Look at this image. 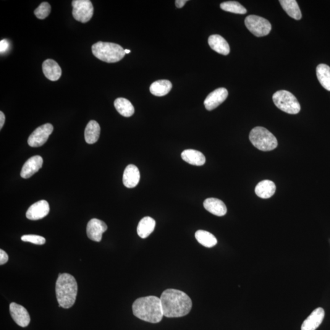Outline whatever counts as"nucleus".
Returning <instances> with one entry per match:
<instances>
[{
	"label": "nucleus",
	"mask_w": 330,
	"mask_h": 330,
	"mask_svg": "<svg viewBox=\"0 0 330 330\" xmlns=\"http://www.w3.org/2000/svg\"><path fill=\"white\" fill-rule=\"evenodd\" d=\"M161 300L164 315L174 318L187 315L192 308L191 298L179 290L169 289L162 293Z\"/></svg>",
	"instance_id": "1"
},
{
	"label": "nucleus",
	"mask_w": 330,
	"mask_h": 330,
	"mask_svg": "<svg viewBox=\"0 0 330 330\" xmlns=\"http://www.w3.org/2000/svg\"><path fill=\"white\" fill-rule=\"evenodd\" d=\"M133 313L141 320L157 324L164 318L161 298L155 296L138 298L132 306Z\"/></svg>",
	"instance_id": "2"
},
{
	"label": "nucleus",
	"mask_w": 330,
	"mask_h": 330,
	"mask_svg": "<svg viewBox=\"0 0 330 330\" xmlns=\"http://www.w3.org/2000/svg\"><path fill=\"white\" fill-rule=\"evenodd\" d=\"M55 290L59 307L69 309L74 305L77 295L78 285L72 275L59 274Z\"/></svg>",
	"instance_id": "3"
},
{
	"label": "nucleus",
	"mask_w": 330,
	"mask_h": 330,
	"mask_svg": "<svg viewBox=\"0 0 330 330\" xmlns=\"http://www.w3.org/2000/svg\"><path fill=\"white\" fill-rule=\"evenodd\" d=\"M92 52L97 58L108 63H114L125 56V50L118 44L98 42L92 46Z\"/></svg>",
	"instance_id": "4"
},
{
	"label": "nucleus",
	"mask_w": 330,
	"mask_h": 330,
	"mask_svg": "<svg viewBox=\"0 0 330 330\" xmlns=\"http://www.w3.org/2000/svg\"><path fill=\"white\" fill-rule=\"evenodd\" d=\"M249 138L253 145L262 151H271L277 146L276 137L263 127L254 128L251 131Z\"/></svg>",
	"instance_id": "5"
},
{
	"label": "nucleus",
	"mask_w": 330,
	"mask_h": 330,
	"mask_svg": "<svg viewBox=\"0 0 330 330\" xmlns=\"http://www.w3.org/2000/svg\"><path fill=\"white\" fill-rule=\"evenodd\" d=\"M273 101L277 108L288 114H296L300 111L299 102L289 91L281 90L276 92L274 94Z\"/></svg>",
	"instance_id": "6"
},
{
	"label": "nucleus",
	"mask_w": 330,
	"mask_h": 330,
	"mask_svg": "<svg viewBox=\"0 0 330 330\" xmlns=\"http://www.w3.org/2000/svg\"><path fill=\"white\" fill-rule=\"evenodd\" d=\"M245 24L248 30L257 37L268 35L272 30L269 21L258 15H251L246 17Z\"/></svg>",
	"instance_id": "7"
},
{
	"label": "nucleus",
	"mask_w": 330,
	"mask_h": 330,
	"mask_svg": "<svg viewBox=\"0 0 330 330\" xmlns=\"http://www.w3.org/2000/svg\"><path fill=\"white\" fill-rule=\"evenodd\" d=\"M72 15L78 22L83 23L90 21L94 14V7L90 0H73Z\"/></svg>",
	"instance_id": "8"
},
{
	"label": "nucleus",
	"mask_w": 330,
	"mask_h": 330,
	"mask_svg": "<svg viewBox=\"0 0 330 330\" xmlns=\"http://www.w3.org/2000/svg\"><path fill=\"white\" fill-rule=\"evenodd\" d=\"M54 127L51 124H46L37 128L28 138L29 146L33 148H38L43 146L53 132Z\"/></svg>",
	"instance_id": "9"
},
{
	"label": "nucleus",
	"mask_w": 330,
	"mask_h": 330,
	"mask_svg": "<svg viewBox=\"0 0 330 330\" xmlns=\"http://www.w3.org/2000/svg\"><path fill=\"white\" fill-rule=\"evenodd\" d=\"M227 96H228V91L224 88H220L212 91L207 97L204 102L206 110L212 111L216 109L226 100Z\"/></svg>",
	"instance_id": "10"
},
{
	"label": "nucleus",
	"mask_w": 330,
	"mask_h": 330,
	"mask_svg": "<svg viewBox=\"0 0 330 330\" xmlns=\"http://www.w3.org/2000/svg\"><path fill=\"white\" fill-rule=\"evenodd\" d=\"M107 228L108 227L103 221L93 219L88 222L86 232L90 239L99 242L102 240V234L106 231Z\"/></svg>",
	"instance_id": "11"
},
{
	"label": "nucleus",
	"mask_w": 330,
	"mask_h": 330,
	"mask_svg": "<svg viewBox=\"0 0 330 330\" xmlns=\"http://www.w3.org/2000/svg\"><path fill=\"white\" fill-rule=\"evenodd\" d=\"M9 311L13 320L18 326L26 327L30 324V314L23 306L14 302L11 303L9 305Z\"/></svg>",
	"instance_id": "12"
},
{
	"label": "nucleus",
	"mask_w": 330,
	"mask_h": 330,
	"mask_svg": "<svg viewBox=\"0 0 330 330\" xmlns=\"http://www.w3.org/2000/svg\"><path fill=\"white\" fill-rule=\"evenodd\" d=\"M50 206L48 202L41 200L31 206L28 209L26 217L30 220L43 219L49 214Z\"/></svg>",
	"instance_id": "13"
},
{
	"label": "nucleus",
	"mask_w": 330,
	"mask_h": 330,
	"mask_svg": "<svg viewBox=\"0 0 330 330\" xmlns=\"http://www.w3.org/2000/svg\"><path fill=\"white\" fill-rule=\"evenodd\" d=\"M43 159L41 156H35L31 157L23 165L20 172L21 177L23 179H28L39 171L43 166Z\"/></svg>",
	"instance_id": "14"
},
{
	"label": "nucleus",
	"mask_w": 330,
	"mask_h": 330,
	"mask_svg": "<svg viewBox=\"0 0 330 330\" xmlns=\"http://www.w3.org/2000/svg\"><path fill=\"white\" fill-rule=\"evenodd\" d=\"M325 311L323 308H318L312 312L302 326V330H316L324 320Z\"/></svg>",
	"instance_id": "15"
},
{
	"label": "nucleus",
	"mask_w": 330,
	"mask_h": 330,
	"mask_svg": "<svg viewBox=\"0 0 330 330\" xmlns=\"http://www.w3.org/2000/svg\"><path fill=\"white\" fill-rule=\"evenodd\" d=\"M140 180V172L134 165H128L123 174V183L128 188L137 186Z\"/></svg>",
	"instance_id": "16"
},
{
	"label": "nucleus",
	"mask_w": 330,
	"mask_h": 330,
	"mask_svg": "<svg viewBox=\"0 0 330 330\" xmlns=\"http://www.w3.org/2000/svg\"><path fill=\"white\" fill-rule=\"evenodd\" d=\"M43 70L46 77L53 82L58 80L62 74L61 68L53 59L46 60L43 64Z\"/></svg>",
	"instance_id": "17"
},
{
	"label": "nucleus",
	"mask_w": 330,
	"mask_h": 330,
	"mask_svg": "<svg viewBox=\"0 0 330 330\" xmlns=\"http://www.w3.org/2000/svg\"><path fill=\"white\" fill-rule=\"evenodd\" d=\"M204 208L215 216L222 217L225 216L227 208L225 204L219 199L211 198L206 199L203 204Z\"/></svg>",
	"instance_id": "18"
},
{
	"label": "nucleus",
	"mask_w": 330,
	"mask_h": 330,
	"mask_svg": "<svg viewBox=\"0 0 330 330\" xmlns=\"http://www.w3.org/2000/svg\"><path fill=\"white\" fill-rule=\"evenodd\" d=\"M209 46L212 50L221 55H227L230 53V47L227 42L218 35H212L208 39Z\"/></svg>",
	"instance_id": "19"
},
{
	"label": "nucleus",
	"mask_w": 330,
	"mask_h": 330,
	"mask_svg": "<svg viewBox=\"0 0 330 330\" xmlns=\"http://www.w3.org/2000/svg\"><path fill=\"white\" fill-rule=\"evenodd\" d=\"M182 159L187 163L195 166H203L206 163V157L201 152L187 149L181 154Z\"/></svg>",
	"instance_id": "20"
},
{
	"label": "nucleus",
	"mask_w": 330,
	"mask_h": 330,
	"mask_svg": "<svg viewBox=\"0 0 330 330\" xmlns=\"http://www.w3.org/2000/svg\"><path fill=\"white\" fill-rule=\"evenodd\" d=\"M276 191V185L269 180H263L256 185L255 193L259 198L268 199L273 196Z\"/></svg>",
	"instance_id": "21"
},
{
	"label": "nucleus",
	"mask_w": 330,
	"mask_h": 330,
	"mask_svg": "<svg viewBox=\"0 0 330 330\" xmlns=\"http://www.w3.org/2000/svg\"><path fill=\"white\" fill-rule=\"evenodd\" d=\"M101 134V127L96 120H92L86 125L85 130L86 142L90 145L96 143Z\"/></svg>",
	"instance_id": "22"
},
{
	"label": "nucleus",
	"mask_w": 330,
	"mask_h": 330,
	"mask_svg": "<svg viewBox=\"0 0 330 330\" xmlns=\"http://www.w3.org/2000/svg\"><path fill=\"white\" fill-rule=\"evenodd\" d=\"M156 221L150 217H146L141 220L137 227L139 236L146 238L152 234L156 227Z\"/></svg>",
	"instance_id": "23"
},
{
	"label": "nucleus",
	"mask_w": 330,
	"mask_h": 330,
	"mask_svg": "<svg viewBox=\"0 0 330 330\" xmlns=\"http://www.w3.org/2000/svg\"><path fill=\"white\" fill-rule=\"evenodd\" d=\"M279 2L282 9L290 17L297 20L302 18V12L295 0H280Z\"/></svg>",
	"instance_id": "24"
},
{
	"label": "nucleus",
	"mask_w": 330,
	"mask_h": 330,
	"mask_svg": "<svg viewBox=\"0 0 330 330\" xmlns=\"http://www.w3.org/2000/svg\"><path fill=\"white\" fill-rule=\"evenodd\" d=\"M172 86V83L169 80H158L152 84L150 86V91L154 96H164L169 93Z\"/></svg>",
	"instance_id": "25"
},
{
	"label": "nucleus",
	"mask_w": 330,
	"mask_h": 330,
	"mask_svg": "<svg viewBox=\"0 0 330 330\" xmlns=\"http://www.w3.org/2000/svg\"><path fill=\"white\" fill-rule=\"evenodd\" d=\"M115 109L119 113L124 117L132 116L135 112V109L129 101L125 98H117L114 102Z\"/></svg>",
	"instance_id": "26"
},
{
	"label": "nucleus",
	"mask_w": 330,
	"mask_h": 330,
	"mask_svg": "<svg viewBox=\"0 0 330 330\" xmlns=\"http://www.w3.org/2000/svg\"><path fill=\"white\" fill-rule=\"evenodd\" d=\"M317 77L321 85L330 91V67L324 64H319L316 68Z\"/></svg>",
	"instance_id": "27"
},
{
	"label": "nucleus",
	"mask_w": 330,
	"mask_h": 330,
	"mask_svg": "<svg viewBox=\"0 0 330 330\" xmlns=\"http://www.w3.org/2000/svg\"><path fill=\"white\" fill-rule=\"evenodd\" d=\"M195 238L201 245L207 248L214 247L217 243L216 237L206 230H199L196 231Z\"/></svg>",
	"instance_id": "28"
},
{
	"label": "nucleus",
	"mask_w": 330,
	"mask_h": 330,
	"mask_svg": "<svg viewBox=\"0 0 330 330\" xmlns=\"http://www.w3.org/2000/svg\"><path fill=\"white\" fill-rule=\"evenodd\" d=\"M220 7L225 11L234 13V14H245L247 12V9L242 4L234 1L222 2L220 4Z\"/></svg>",
	"instance_id": "29"
},
{
	"label": "nucleus",
	"mask_w": 330,
	"mask_h": 330,
	"mask_svg": "<svg viewBox=\"0 0 330 330\" xmlns=\"http://www.w3.org/2000/svg\"><path fill=\"white\" fill-rule=\"evenodd\" d=\"M51 12V6L49 2H44L39 5L35 10V14L39 19H45Z\"/></svg>",
	"instance_id": "30"
},
{
	"label": "nucleus",
	"mask_w": 330,
	"mask_h": 330,
	"mask_svg": "<svg viewBox=\"0 0 330 330\" xmlns=\"http://www.w3.org/2000/svg\"><path fill=\"white\" fill-rule=\"evenodd\" d=\"M23 242L32 243L33 244L42 245L46 243V238L37 235H25L21 237Z\"/></svg>",
	"instance_id": "31"
},
{
	"label": "nucleus",
	"mask_w": 330,
	"mask_h": 330,
	"mask_svg": "<svg viewBox=\"0 0 330 330\" xmlns=\"http://www.w3.org/2000/svg\"><path fill=\"white\" fill-rule=\"evenodd\" d=\"M10 45L8 40L7 39H2L0 42V52L1 54H4L8 51Z\"/></svg>",
	"instance_id": "32"
},
{
	"label": "nucleus",
	"mask_w": 330,
	"mask_h": 330,
	"mask_svg": "<svg viewBox=\"0 0 330 330\" xmlns=\"http://www.w3.org/2000/svg\"><path fill=\"white\" fill-rule=\"evenodd\" d=\"M9 257L4 250H0V265H4L8 261Z\"/></svg>",
	"instance_id": "33"
},
{
	"label": "nucleus",
	"mask_w": 330,
	"mask_h": 330,
	"mask_svg": "<svg viewBox=\"0 0 330 330\" xmlns=\"http://www.w3.org/2000/svg\"><path fill=\"white\" fill-rule=\"evenodd\" d=\"M187 1V0H176V1H175V6H176L178 8H182Z\"/></svg>",
	"instance_id": "34"
},
{
	"label": "nucleus",
	"mask_w": 330,
	"mask_h": 330,
	"mask_svg": "<svg viewBox=\"0 0 330 330\" xmlns=\"http://www.w3.org/2000/svg\"><path fill=\"white\" fill-rule=\"evenodd\" d=\"M5 122V116L3 112L0 111V129H2Z\"/></svg>",
	"instance_id": "35"
},
{
	"label": "nucleus",
	"mask_w": 330,
	"mask_h": 330,
	"mask_svg": "<svg viewBox=\"0 0 330 330\" xmlns=\"http://www.w3.org/2000/svg\"><path fill=\"white\" fill-rule=\"evenodd\" d=\"M130 52H131V51H130V50H127V49H125V54H130Z\"/></svg>",
	"instance_id": "36"
}]
</instances>
